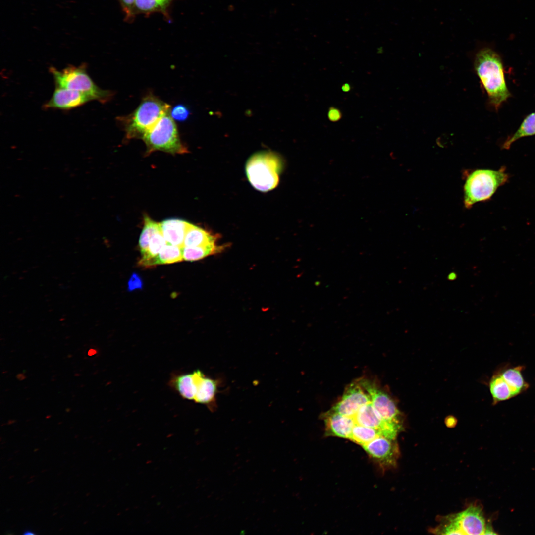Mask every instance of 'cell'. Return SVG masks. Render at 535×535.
I'll use <instances>...</instances> for the list:
<instances>
[{"label": "cell", "mask_w": 535, "mask_h": 535, "mask_svg": "<svg viewBox=\"0 0 535 535\" xmlns=\"http://www.w3.org/2000/svg\"><path fill=\"white\" fill-rule=\"evenodd\" d=\"M474 67L487 94L489 103L497 110L511 96L506 84L500 55L491 48H482L476 55Z\"/></svg>", "instance_id": "cell-1"}, {"label": "cell", "mask_w": 535, "mask_h": 535, "mask_svg": "<svg viewBox=\"0 0 535 535\" xmlns=\"http://www.w3.org/2000/svg\"><path fill=\"white\" fill-rule=\"evenodd\" d=\"M170 106L152 93L145 96L130 114L118 118L127 139L140 138L165 114Z\"/></svg>", "instance_id": "cell-2"}, {"label": "cell", "mask_w": 535, "mask_h": 535, "mask_svg": "<svg viewBox=\"0 0 535 535\" xmlns=\"http://www.w3.org/2000/svg\"><path fill=\"white\" fill-rule=\"evenodd\" d=\"M465 174L464 204L467 209L477 202L490 199L509 178L504 167L497 170L479 169Z\"/></svg>", "instance_id": "cell-3"}, {"label": "cell", "mask_w": 535, "mask_h": 535, "mask_svg": "<svg viewBox=\"0 0 535 535\" xmlns=\"http://www.w3.org/2000/svg\"><path fill=\"white\" fill-rule=\"evenodd\" d=\"M283 162L276 153L262 151L251 156L246 164V175L257 190L267 192L278 185Z\"/></svg>", "instance_id": "cell-4"}, {"label": "cell", "mask_w": 535, "mask_h": 535, "mask_svg": "<svg viewBox=\"0 0 535 535\" xmlns=\"http://www.w3.org/2000/svg\"><path fill=\"white\" fill-rule=\"evenodd\" d=\"M55 86L77 91L91 96L94 100L106 103L113 96L110 91L99 87L88 74L86 66H68L62 70L51 67Z\"/></svg>", "instance_id": "cell-5"}, {"label": "cell", "mask_w": 535, "mask_h": 535, "mask_svg": "<svg viewBox=\"0 0 535 535\" xmlns=\"http://www.w3.org/2000/svg\"><path fill=\"white\" fill-rule=\"evenodd\" d=\"M142 139L149 153L161 151L181 154L187 152L180 140L177 125L169 111L162 116Z\"/></svg>", "instance_id": "cell-6"}, {"label": "cell", "mask_w": 535, "mask_h": 535, "mask_svg": "<svg viewBox=\"0 0 535 535\" xmlns=\"http://www.w3.org/2000/svg\"><path fill=\"white\" fill-rule=\"evenodd\" d=\"M359 381L381 417L386 422L402 427L400 412L391 397L371 380L360 378Z\"/></svg>", "instance_id": "cell-7"}, {"label": "cell", "mask_w": 535, "mask_h": 535, "mask_svg": "<svg viewBox=\"0 0 535 535\" xmlns=\"http://www.w3.org/2000/svg\"><path fill=\"white\" fill-rule=\"evenodd\" d=\"M362 447L381 468L385 469L395 466L399 456L395 439L379 436Z\"/></svg>", "instance_id": "cell-8"}, {"label": "cell", "mask_w": 535, "mask_h": 535, "mask_svg": "<svg viewBox=\"0 0 535 535\" xmlns=\"http://www.w3.org/2000/svg\"><path fill=\"white\" fill-rule=\"evenodd\" d=\"M370 402V396L357 380L346 387L340 400L330 410L353 418L363 405Z\"/></svg>", "instance_id": "cell-9"}, {"label": "cell", "mask_w": 535, "mask_h": 535, "mask_svg": "<svg viewBox=\"0 0 535 535\" xmlns=\"http://www.w3.org/2000/svg\"><path fill=\"white\" fill-rule=\"evenodd\" d=\"M355 423L374 428L383 436L395 439L402 427L385 421L373 407L371 402L363 405L353 417Z\"/></svg>", "instance_id": "cell-10"}, {"label": "cell", "mask_w": 535, "mask_h": 535, "mask_svg": "<svg viewBox=\"0 0 535 535\" xmlns=\"http://www.w3.org/2000/svg\"><path fill=\"white\" fill-rule=\"evenodd\" d=\"M126 19L143 14L149 16L155 12L161 13L169 18L168 8L175 0H118Z\"/></svg>", "instance_id": "cell-11"}, {"label": "cell", "mask_w": 535, "mask_h": 535, "mask_svg": "<svg viewBox=\"0 0 535 535\" xmlns=\"http://www.w3.org/2000/svg\"><path fill=\"white\" fill-rule=\"evenodd\" d=\"M94 100L88 95L69 89L56 87L51 98L45 104L46 108L69 110Z\"/></svg>", "instance_id": "cell-12"}, {"label": "cell", "mask_w": 535, "mask_h": 535, "mask_svg": "<svg viewBox=\"0 0 535 535\" xmlns=\"http://www.w3.org/2000/svg\"><path fill=\"white\" fill-rule=\"evenodd\" d=\"M453 517L463 535H483L486 524L480 507L471 506Z\"/></svg>", "instance_id": "cell-13"}, {"label": "cell", "mask_w": 535, "mask_h": 535, "mask_svg": "<svg viewBox=\"0 0 535 535\" xmlns=\"http://www.w3.org/2000/svg\"><path fill=\"white\" fill-rule=\"evenodd\" d=\"M325 424V435L350 439L355 424L353 418L333 412L330 409L321 415Z\"/></svg>", "instance_id": "cell-14"}, {"label": "cell", "mask_w": 535, "mask_h": 535, "mask_svg": "<svg viewBox=\"0 0 535 535\" xmlns=\"http://www.w3.org/2000/svg\"><path fill=\"white\" fill-rule=\"evenodd\" d=\"M193 372L196 386L194 401L212 409L217 392V380L206 376L200 370H196Z\"/></svg>", "instance_id": "cell-15"}, {"label": "cell", "mask_w": 535, "mask_h": 535, "mask_svg": "<svg viewBox=\"0 0 535 535\" xmlns=\"http://www.w3.org/2000/svg\"><path fill=\"white\" fill-rule=\"evenodd\" d=\"M524 369L522 365L512 366L507 364L498 369L510 387L514 397L526 392L530 387L529 383L524 377Z\"/></svg>", "instance_id": "cell-16"}, {"label": "cell", "mask_w": 535, "mask_h": 535, "mask_svg": "<svg viewBox=\"0 0 535 535\" xmlns=\"http://www.w3.org/2000/svg\"><path fill=\"white\" fill-rule=\"evenodd\" d=\"M190 223L179 219H168L160 223L162 235L169 244L183 247L185 236Z\"/></svg>", "instance_id": "cell-17"}, {"label": "cell", "mask_w": 535, "mask_h": 535, "mask_svg": "<svg viewBox=\"0 0 535 535\" xmlns=\"http://www.w3.org/2000/svg\"><path fill=\"white\" fill-rule=\"evenodd\" d=\"M168 385L183 399L194 400L196 386L193 372L172 374Z\"/></svg>", "instance_id": "cell-18"}, {"label": "cell", "mask_w": 535, "mask_h": 535, "mask_svg": "<svg viewBox=\"0 0 535 535\" xmlns=\"http://www.w3.org/2000/svg\"><path fill=\"white\" fill-rule=\"evenodd\" d=\"M182 248L171 244H166L156 256L147 260L139 261L138 265L145 268L172 264L183 260Z\"/></svg>", "instance_id": "cell-19"}, {"label": "cell", "mask_w": 535, "mask_h": 535, "mask_svg": "<svg viewBox=\"0 0 535 535\" xmlns=\"http://www.w3.org/2000/svg\"><path fill=\"white\" fill-rule=\"evenodd\" d=\"M488 385L493 404L514 398L510 387L498 370L491 377Z\"/></svg>", "instance_id": "cell-20"}, {"label": "cell", "mask_w": 535, "mask_h": 535, "mask_svg": "<svg viewBox=\"0 0 535 535\" xmlns=\"http://www.w3.org/2000/svg\"><path fill=\"white\" fill-rule=\"evenodd\" d=\"M217 237L203 228L190 223L186 232L184 246L193 247L216 243Z\"/></svg>", "instance_id": "cell-21"}, {"label": "cell", "mask_w": 535, "mask_h": 535, "mask_svg": "<svg viewBox=\"0 0 535 535\" xmlns=\"http://www.w3.org/2000/svg\"><path fill=\"white\" fill-rule=\"evenodd\" d=\"M223 249V246L217 245L216 243L199 246H184L182 248L183 260H199L212 254L218 253Z\"/></svg>", "instance_id": "cell-22"}, {"label": "cell", "mask_w": 535, "mask_h": 535, "mask_svg": "<svg viewBox=\"0 0 535 535\" xmlns=\"http://www.w3.org/2000/svg\"><path fill=\"white\" fill-rule=\"evenodd\" d=\"M533 135H535V112L526 116L516 132L504 142L503 148L509 149L511 145L517 140Z\"/></svg>", "instance_id": "cell-23"}, {"label": "cell", "mask_w": 535, "mask_h": 535, "mask_svg": "<svg viewBox=\"0 0 535 535\" xmlns=\"http://www.w3.org/2000/svg\"><path fill=\"white\" fill-rule=\"evenodd\" d=\"M379 436L382 435L378 430L355 423L350 440L363 446Z\"/></svg>", "instance_id": "cell-24"}, {"label": "cell", "mask_w": 535, "mask_h": 535, "mask_svg": "<svg viewBox=\"0 0 535 535\" xmlns=\"http://www.w3.org/2000/svg\"><path fill=\"white\" fill-rule=\"evenodd\" d=\"M144 226L139 240V249L142 256L147 252L151 236L160 228V223L153 221L147 216L144 217Z\"/></svg>", "instance_id": "cell-25"}, {"label": "cell", "mask_w": 535, "mask_h": 535, "mask_svg": "<svg viewBox=\"0 0 535 535\" xmlns=\"http://www.w3.org/2000/svg\"><path fill=\"white\" fill-rule=\"evenodd\" d=\"M167 244L164 238L161 228L156 231L151 236L146 253L142 256L141 260H147L152 258L160 252L162 248Z\"/></svg>", "instance_id": "cell-26"}, {"label": "cell", "mask_w": 535, "mask_h": 535, "mask_svg": "<svg viewBox=\"0 0 535 535\" xmlns=\"http://www.w3.org/2000/svg\"><path fill=\"white\" fill-rule=\"evenodd\" d=\"M169 114L173 120L182 122L188 118L190 111L186 106L178 104L170 109Z\"/></svg>", "instance_id": "cell-27"}, {"label": "cell", "mask_w": 535, "mask_h": 535, "mask_svg": "<svg viewBox=\"0 0 535 535\" xmlns=\"http://www.w3.org/2000/svg\"><path fill=\"white\" fill-rule=\"evenodd\" d=\"M442 534L445 535H463L453 516L449 519L448 522L442 529Z\"/></svg>", "instance_id": "cell-28"}, {"label": "cell", "mask_w": 535, "mask_h": 535, "mask_svg": "<svg viewBox=\"0 0 535 535\" xmlns=\"http://www.w3.org/2000/svg\"><path fill=\"white\" fill-rule=\"evenodd\" d=\"M142 287V281L140 277L136 273L133 274L128 283V290L131 291L136 289H141Z\"/></svg>", "instance_id": "cell-29"}, {"label": "cell", "mask_w": 535, "mask_h": 535, "mask_svg": "<svg viewBox=\"0 0 535 535\" xmlns=\"http://www.w3.org/2000/svg\"><path fill=\"white\" fill-rule=\"evenodd\" d=\"M327 116L329 120L332 122H336L341 118L342 114L338 109L334 107H331L329 109Z\"/></svg>", "instance_id": "cell-30"}, {"label": "cell", "mask_w": 535, "mask_h": 535, "mask_svg": "<svg viewBox=\"0 0 535 535\" xmlns=\"http://www.w3.org/2000/svg\"><path fill=\"white\" fill-rule=\"evenodd\" d=\"M496 533L492 530V528L489 526H486V528L483 535H495Z\"/></svg>", "instance_id": "cell-31"}, {"label": "cell", "mask_w": 535, "mask_h": 535, "mask_svg": "<svg viewBox=\"0 0 535 535\" xmlns=\"http://www.w3.org/2000/svg\"><path fill=\"white\" fill-rule=\"evenodd\" d=\"M351 89L350 85L348 83L344 84L342 86V90L343 91L346 92H348Z\"/></svg>", "instance_id": "cell-32"}, {"label": "cell", "mask_w": 535, "mask_h": 535, "mask_svg": "<svg viewBox=\"0 0 535 535\" xmlns=\"http://www.w3.org/2000/svg\"><path fill=\"white\" fill-rule=\"evenodd\" d=\"M96 351L95 350L92 349H90L89 351L88 355H90V356H92V355H93L95 354H96Z\"/></svg>", "instance_id": "cell-33"}, {"label": "cell", "mask_w": 535, "mask_h": 535, "mask_svg": "<svg viewBox=\"0 0 535 535\" xmlns=\"http://www.w3.org/2000/svg\"><path fill=\"white\" fill-rule=\"evenodd\" d=\"M23 534L24 535H34L35 534L34 533H33L32 532H31V531L28 530V531H25V532L24 533H23Z\"/></svg>", "instance_id": "cell-34"}]
</instances>
